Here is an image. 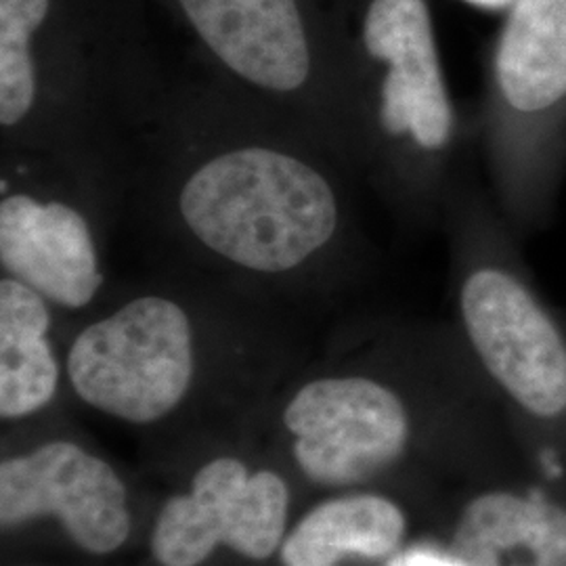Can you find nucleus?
Masks as SVG:
<instances>
[{"label":"nucleus","mask_w":566,"mask_h":566,"mask_svg":"<svg viewBox=\"0 0 566 566\" xmlns=\"http://www.w3.org/2000/svg\"><path fill=\"white\" fill-rule=\"evenodd\" d=\"M355 181L303 124L193 63L133 147L124 223L149 264L256 298L329 292L378 264Z\"/></svg>","instance_id":"1"},{"label":"nucleus","mask_w":566,"mask_h":566,"mask_svg":"<svg viewBox=\"0 0 566 566\" xmlns=\"http://www.w3.org/2000/svg\"><path fill=\"white\" fill-rule=\"evenodd\" d=\"M149 0H0V149L88 164L128 185L166 95Z\"/></svg>","instance_id":"2"},{"label":"nucleus","mask_w":566,"mask_h":566,"mask_svg":"<svg viewBox=\"0 0 566 566\" xmlns=\"http://www.w3.org/2000/svg\"><path fill=\"white\" fill-rule=\"evenodd\" d=\"M472 135L514 233L546 229L566 172V0H516L502 15Z\"/></svg>","instance_id":"6"},{"label":"nucleus","mask_w":566,"mask_h":566,"mask_svg":"<svg viewBox=\"0 0 566 566\" xmlns=\"http://www.w3.org/2000/svg\"><path fill=\"white\" fill-rule=\"evenodd\" d=\"M460 4H464L468 9H476V11H483V13H497V15H504L510 11V7L516 2V0H455Z\"/></svg>","instance_id":"15"},{"label":"nucleus","mask_w":566,"mask_h":566,"mask_svg":"<svg viewBox=\"0 0 566 566\" xmlns=\"http://www.w3.org/2000/svg\"><path fill=\"white\" fill-rule=\"evenodd\" d=\"M193 63L303 124L357 175L350 116L353 0H149Z\"/></svg>","instance_id":"5"},{"label":"nucleus","mask_w":566,"mask_h":566,"mask_svg":"<svg viewBox=\"0 0 566 566\" xmlns=\"http://www.w3.org/2000/svg\"><path fill=\"white\" fill-rule=\"evenodd\" d=\"M407 535L403 510L382 495L359 493L313 507L282 546L285 566H336L346 556L380 560Z\"/></svg>","instance_id":"14"},{"label":"nucleus","mask_w":566,"mask_h":566,"mask_svg":"<svg viewBox=\"0 0 566 566\" xmlns=\"http://www.w3.org/2000/svg\"><path fill=\"white\" fill-rule=\"evenodd\" d=\"M441 227L460 334L486 385L526 424L566 426V325L468 164L447 193Z\"/></svg>","instance_id":"4"},{"label":"nucleus","mask_w":566,"mask_h":566,"mask_svg":"<svg viewBox=\"0 0 566 566\" xmlns=\"http://www.w3.org/2000/svg\"><path fill=\"white\" fill-rule=\"evenodd\" d=\"M53 516L91 554H112L130 533L126 489L114 468L74 443L53 441L0 465V525Z\"/></svg>","instance_id":"11"},{"label":"nucleus","mask_w":566,"mask_h":566,"mask_svg":"<svg viewBox=\"0 0 566 566\" xmlns=\"http://www.w3.org/2000/svg\"><path fill=\"white\" fill-rule=\"evenodd\" d=\"M350 116L359 181L407 233L441 227L474 135L449 86L432 0H353Z\"/></svg>","instance_id":"3"},{"label":"nucleus","mask_w":566,"mask_h":566,"mask_svg":"<svg viewBox=\"0 0 566 566\" xmlns=\"http://www.w3.org/2000/svg\"><path fill=\"white\" fill-rule=\"evenodd\" d=\"M392 566H458L455 563H451L447 556H432V554H411V556H405L401 563Z\"/></svg>","instance_id":"16"},{"label":"nucleus","mask_w":566,"mask_h":566,"mask_svg":"<svg viewBox=\"0 0 566 566\" xmlns=\"http://www.w3.org/2000/svg\"><path fill=\"white\" fill-rule=\"evenodd\" d=\"M126 185L88 164L0 149V273L30 285L60 313L112 294V240Z\"/></svg>","instance_id":"7"},{"label":"nucleus","mask_w":566,"mask_h":566,"mask_svg":"<svg viewBox=\"0 0 566 566\" xmlns=\"http://www.w3.org/2000/svg\"><path fill=\"white\" fill-rule=\"evenodd\" d=\"M217 308L203 283L160 269L74 334L67 382L81 401L112 418L160 422L200 385L203 327Z\"/></svg>","instance_id":"8"},{"label":"nucleus","mask_w":566,"mask_h":566,"mask_svg":"<svg viewBox=\"0 0 566 566\" xmlns=\"http://www.w3.org/2000/svg\"><path fill=\"white\" fill-rule=\"evenodd\" d=\"M446 556L458 566H566V507L523 491H485L460 512Z\"/></svg>","instance_id":"12"},{"label":"nucleus","mask_w":566,"mask_h":566,"mask_svg":"<svg viewBox=\"0 0 566 566\" xmlns=\"http://www.w3.org/2000/svg\"><path fill=\"white\" fill-rule=\"evenodd\" d=\"M411 385L392 364L332 369L296 386L282 422L304 474L317 485H364L397 464L413 434Z\"/></svg>","instance_id":"9"},{"label":"nucleus","mask_w":566,"mask_h":566,"mask_svg":"<svg viewBox=\"0 0 566 566\" xmlns=\"http://www.w3.org/2000/svg\"><path fill=\"white\" fill-rule=\"evenodd\" d=\"M290 491L275 472L250 474L233 458H219L196 474L189 495L166 502L151 554L160 566H200L217 546L250 560L269 558L282 544Z\"/></svg>","instance_id":"10"},{"label":"nucleus","mask_w":566,"mask_h":566,"mask_svg":"<svg viewBox=\"0 0 566 566\" xmlns=\"http://www.w3.org/2000/svg\"><path fill=\"white\" fill-rule=\"evenodd\" d=\"M53 304L30 285L0 273V416L20 420L53 403L61 364L51 340Z\"/></svg>","instance_id":"13"}]
</instances>
